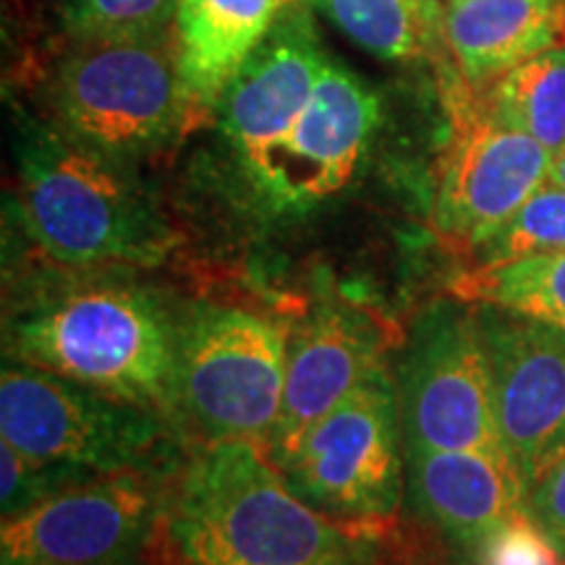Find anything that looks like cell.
<instances>
[{
  "label": "cell",
  "mask_w": 565,
  "mask_h": 565,
  "mask_svg": "<svg viewBox=\"0 0 565 565\" xmlns=\"http://www.w3.org/2000/svg\"><path fill=\"white\" fill-rule=\"evenodd\" d=\"M51 124L116 160L154 154L194 129L175 30L154 38H71L45 79Z\"/></svg>",
  "instance_id": "277c9868"
},
{
  "label": "cell",
  "mask_w": 565,
  "mask_h": 565,
  "mask_svg": "<svg viewBox=\"0 0 565 565\" xmlns=\"http://www.w3.org/2000/svg\"><path fill=\"white\" fill-rule=\"evenodd\" d=\"M307 6L383 61L437 58L445 45L440 0H307Z\"/></svg>",
  "instance_id": "ac0fdd59"
},
{
  "label": "cell",
  "mask_w": 565,
  "mask_h": 565,
  "mask_svg": "<svg viewBox=\"0 0 565 565\" xmlns=\"http://www.w3.org/2000/svg\"><path fill=\"white\" fill-rule=\"evenodd\" d=\"M175 424L92 387L3 359L0 440L34 461L84 471H158L173 450Z\"/></svg>",
  "instance_id": "8992f818"
},
{
  "label": "cell",
  "mask_w": 565,
  "mask_h": 565,
  "mask_svg": "<svg viewBox=\"0 0 565 565\" xmlns=\"http://www.w3.org/2000/svg\"><path fill=\"white\" fill-rule=\"evenodd\" d=\"M0 475H3V490H0L3 519H11V515L42 503L53 492L63 490V487L97 477L84 475V471L63 469V466L34 461V458L11 448L9 443H3V448H0Z\"/></svg>",
  "instance_id": "603a6c76"
},
{
  "label": "cell",
  "mask_w": 565,
  "mask_h": 565,
  "mask_svg": "<svg viewBox=\"0 0 565 565\" xmlns=\"http://www.w3.org/2000/svg\"><path fill=\"white\" fill-rule=\"evenodd\" d=\"M179 0H74L68 38H154L173 30Z\"/></svg>",
  "instance_id": "7402d4cb"
},
{
  "label": "cell",
  "mask_w": 565,
  "mask_h": 565,
  "mask_svg": "<svg viewBox=\"0 0 565 565\" xmlns=\"http://www.w3.org/2000/svg\"><path fill=\"white\" fill-rule=\"evenodd\" d=\"M168 565H383L380 529L317 511L267 450L202 443L166 492Z\"/></svg>",
  "instance_id": "6da1fadb"
},
{
  "label": "cell",
  "mask_w": 565,
  "mask_h": 565,
  "mask_svg": "<svg viewBox=\"0 0 565 565\" xmlns=\"http://www.w3.org/2000/svg\"><path fill=\"white\" fill-rule=\"evenodd\" d=\"M450 141L437 173L433 225L458 252H475L547 183L553 154L529 134L500 121L482 92H450Z\"/></svg>",
  "instance_id": "9c48e42d"
},
{
  "label": "cell",
  "mask_w": 565,
  "mask_h": 565,
  "mask_svg": "<svg viewBox=\"0 0 565 565\" xmlns=\"http://www.w3.org/2000/svg\"><path fill=\"white\" fill-rule=\"evenodd\" d=\"M19 212L26 236L68 270L158 267L179 233L124 160L53 124L30 121L17 141Z\"/></svg>",
  "instance_id": "3957f363"
},
{
  "label": "cell",
  "mask_w": 565,
  "mask_h": 565,
  "mask_svg": "<svg viewBox=\"0 0 565 565\" xmlns=\"http://www.w3.org/2000/svg\"><path fill=\"white\" fill-rule=\"evenodd\" d=\"M328 66L309 11L288 6L215 110L238 166L257 158L291 129Z\"/></svg>",
  "instance_id": "5bb4252c"
},
{
  "label": "cell",
  "mask_w": 565,
  "mask_h": 565,
  "mask_svg": "<svg viewBox=\"0 0 565 565\" xmlns=\"http://www.w3.org/2000/svg\"><path fill=\"white\" fill-rule=\"evenodd\" d=\"M565 40L563 0H448L445 47L461 82H492Z\"/></svg>",
  "instance_id": "e0dca14e"
},
{
  "label": "cell",
  "mask_w": 565,
  "mask_h": 565,
  "mask_svg": "<svg viewBox=\"0 0 565 565\" xmlns=\"http://www.w3.org/2000/svg\"><path fill=\"white\" fill-rule=\"evenodd\" d=\"M450 294L565 330V249L500 265H475L450 282Z\"/></svg>",
  "instance_id": "d6986e66"
},
{
  "label": "cell",
  "mask_w": 565,
  "mask_h": 565,
  "mask_svg": "<svg viewBox=\"0 0 565 565\" xmlns=\"http://www.w3.org/2000/svg\"><path fill=\"white\" fill-rule=\"evenodd\" d=\"M158 471H116L53 492L0 529V565H139L160 532Z\"/></svg>",
  "instance_id": "30bf717a"
},
{
  "label": "cell",
  "mask_w": 565,
  "mask_h": 565,
  "mask_svg": "<svg viewBox=\"0 0 565 565\" xmlns=\"http://www.w3.org/2000/svg\"><path fill=\"white\" fill-rule=\"evenodd\" d=\"M477 565H565L547 534L526 511L508 519L475 550Z\"/></svg>",
  "instance_id": "cb8c5ba5"
},
{
  "label": "cell",
  "mask_w": 565,
  "mask_h": 565,
  "mask_svg": "<svg viewBox=\"0 0 565 565\" xmlns=\"http://www.w3.org/2000/svg\"><path fill=\"white\" fill-rule=\"evenodd\" d=\"M500 445L524 490L565 456V330L475 303Z\"/></svg>",
  "instance_id": "7c38bea8"
},
{
  "label": "cell",
  "mask_w": 565,
  "mask_h": 565,
  "mask_svg": "<svg viewBox=\"0 0 565 565\" xmlns=\"http://www.w3.org/2000/svg\"><path fill=\"white\" fill-rule=\"evenodd\" d=\"M273 463L317 511L359 526L393 524L406 498V448L391 366H380Z\"/></svg>",
  "instance_id": "52a82bcc"
},
{
  "label": "cell",
  "mask_w": 565,
  "mask_h": 565,
  "mask_svg": "<svg viewBox=\"0 0 565 565\" xmlns=\"http://www.w3.org/2000/svg\"><path fill=\"white\" fill-rule=\"evenodd\" d=\"M482 100L500 121L529 134L553 154L565 147V45L534 55L500 76Z\"/></svg>",
  "instance_id": "ffe728a7"
},
{
  "label": "cell",
  "mask_w": 565,
  "mask_h": 565,
  "mask_svg": "<svg viewBox=\"0 0 565 565\" xmlns=\"http://www.w3.org/2000/svg\"><path fill=\"white\" fill-rule=\"evenodd\" d=\"M380 126V100L356 74L330 63L291 129L242 166L270 215H301L345 189Z\"/></svg>",
  "instance_id": "8fae6325"
},
{
  "label": "cell",
  "mask_w": 565,
  "mask_h": 565,
  "mask_svg": "<svg viewBox=\"0 0 565 565\" xmlns=\"http://www.w3.org/2000/svg\"><path fill=\"white\" fill-rule=\"evenodd\" d=\"M179 320L158 288L126 275L42 282L6 312L3 359L55 372L175 424Z\"/></svg>",
  "instance_id": "7a4b0ae2"
},
{
  "label": "cell",
  "mask_w": 565,
  "mask_h": 565,
  "mask_svg": "<svg viewBox=\"0 0 565 565\" xmlns=\"http://www.w3.org/2000/svg\"><path fill=\"white\" fill-rule=\"evenodd\" d=\"M387 349L391 338L372 312L335 296L317 299L291 330L280 419L267 448L270 461L286 456L317 419L385 366Z\"/></svg>",
  "instance_id": "4fadbf2b"
},
{
  "label": "cell",
  "mask_w": 565,
  "mask_h": 565,
  "mask_svg": "<svg viewBox=\"0 0 565 565\" xmlns=\"http://www.w3.org/2000/svg\"><path fill=\"white\" fill-rule=\"evenodd\" d=\"M547 183L565 189V147L553 158V166H550V173H547Z\"/></svg>",
  "instance_id": "484cf974"
},
{
  "label": "cell",
  "mask_w": 565,
  "mask_h": 565,
  "mask_svg": "<svg viewBox=\"0 0 565 565\" xmlns=\"http://www.w3.org/2000/svg\"><path fill=\"white\" fill-rule=\"evenodd\" d=\"M561 249H565V189L545 183L471 257L475 265H500Z\"/></svg>",
  "instance_id": "44dd1931"
},
{
  "label": "cell",
  "mask_w": 565,
  "mask_h": 565,
  "mask_svg": "<svg viewBox=\"0 0 565 565\" xmlns=\"http://www.w3.org/2000/svg\"><path fill=\"white\" fill-rule=\"evenodd\" d=\"M294 324L238 303L183 309L175 343L179 429L202 443L244 440L267 450L286 391Z\"/></svg>",
  "instance_id": "5b68a950"
},
{
  "label": "cell",
  "mask_w": 565,
  "mask_h": 565,
  "mask_svg": "<svg viewBox=\"0 0 565 565\" xmlns=\"http://www.w3.org/2000/svg\"><path fill=\"white\" fill-rule=\"evenodd\" d=\"M395 391L404 448L505 458L475 303L435 299L414 317L395 366Z\"/></svg>",
  "instance_id": "ba28073f"
},
{
  "label": "cell",
  "mask_w": 565,
  "mask_h": 565,
  "mask_svg": "<svg viewBox=\"0 0 565 565\" xmlns=\"http://www.w3.org/2000/svg\"><path fill=\"white\" fill-rule=\"evenodd\" d=\"M296 0H179L175 40L181 74L200 126L236 74Z\"/></svg>",
  "instance_id": "2e32d148"
},
{
  "label": "cell",
  "mask_w": 565,
  "mask_h": 565,
  "mask_svg": "<svg viewBox=\"0 0 565 565\" xmlns=\"http://www.w3.org/2000/svg\"><path fill=\"white\" fill-rule=\"evenodd\" d=\"M526 513L565 557V456L526 490Z\"/></svg>",
  "instance_id": "d4e9b609"
},
{
  "label": "cell",
  "mask_w": 565,
  "mask_h": 565,
  "mask_svg": "<svg viewBox=\"0 0 565 565\" xmlns=\"http://www.w3.org/2000/svg\"><path fill=\"white\" fill-rule=\"evenodd\" d=\"M406 498L424 521L471 553L526 511V490L503 456L406 448Z\"/></svg>",
  "instance_id": "9a60e30c"
}]
</instances>
